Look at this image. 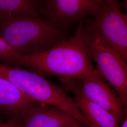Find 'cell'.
I'll use <instances>...</instances> for the list:
<instances>
[{
    "instance_id": "cell-8",
    "label": "cell",
    "mask_w": 127,
    "mask_h": 127,
    "mask_svg": "<svg viewBox=\"0 0 127 127\" xmlns=\"http://www.w3.org/2000/svg\"><path fill=\"white\" fill-rule=\"evenodd\" d=\"M65 91L73 92L78 108L84 115L90 127H119L114 116L83 95L78 80L61 79Z\"/></svg>"
},
{
    "instance_id": "cell-1",
    "label": "cell",
    "mask_w": 127,
    "mask_h": 127,
    "mask_svg": "<svg viewBox=\"0 0 127 127\" xmlns=\"http://www.w3.org/2000/svg\"><path fill=\"white\" fill-rule=\"evenodd\" d=\"M83 26L82 20L74 35L67 41L42 52L18 57L13 65L30 68L41 74L60 80H83L95 69L83 35Z\"/></svg>"
},
{
    "instance_id": "cell-4",
    "label": "cell",
    "mask_w": 127,
    "mask_h": 127,
    "mask_svg": "<svg viewBox=\"0 0 127 127\" xmlns=\"http://www.w3.org/2000/svg\"><path fill=\"white\" fill-rule=\"evenodd\" d=\"M84 26L127 60V15L123 13L118 0L104 1L98 11Z\"/></svg>"
},
{
    "instance_id": "cell-2",
    "label": "cell",
    "mask_w": 127,
    "mask_h": 127,
    "mask_svg": "<svg viewBox=\"0 0 127 127\" xmlns=\"http://www.w3.org/2000/svg\"><path fill=\"white\" fill-rule=\"evenodd\" d=\"M66 30L46 19L26 14L0 19V36L19 57L42 52L67 41Z\"/></svg>"
},
{
    "instance_id": "cell-12",
    "label": "cell",
    "mask_w": 127,
    "mask_h": 127,
    "mask_svg": "<svg viewBox=\"0 0 127 127\" xmlns=\"http://www.w3.org/2000/svg\"><path fill=\"white\" fill-rule=\"evenodd\" d=\"M0 127H21L20 118L19 116H16L5 123L0 122Z\"/></svg>"
},
{
    "instance_id": "cell-10",
    "label": "cell",
    "mask_w": 127,
    "mask_h": 127,
    "mask_svg": "<svg viewBox=\"0 0 127 127\" xmlns=\"http://www.w3.org/2000/svg\"><path fill=\"white\" fill-rule=\"evenodd\" d=\"M15 14L41 18V6L36 0H0V19Z\"/></svg>"
},
{
    "instance_id": "cell-11",
    "label": "cell",
    "mask_w": 127,
    "mask_h": 127,
    "mask_svg": "<svg viewBox=\"0 0 127 127\" xmlns=\"http://www.w3.org/2000/svg\"><path fill=\"white\" fill-rule=\"evenodd\" d=\"M19 57L13 48L0 36V61L13 65L17 58Z\"/></svg>"
},
{
    "instance_id": "cell-6",
    "label": "cell",
    "mask_w": 127,
    "mask_h": 127,
    "mask_svg": "<svg viewBox=\"0 0 127 127\" xmlns=\"http://www.w3.org/2000/svg\"><path fill=\"white\" fill-rule=\"evenodd\" d=\"M21 127H86L59 107L40 102L28 105L19 114Z\"/></svg>"
},
{
    "instance_id": "cell-14",
    "label": "cell",
    "mask_w": 127,
    "mask_h": 127,
    "mask_svg": "<svg viewBox=\"0 0 127 127\" xmlns=\"http://www.w3.org/2000/svg\"><path fill=\"white\" fill-rule=\"evenodd\" d=\"M115 0H103L104 1H114Z\"/></svg>"
},
{
    "instance_id": "cell-5",
    "label": "cell",
    "mask_w": 127,
    "mask_h": 127,
    "mask_svg": "<svg viewBox=\"0 0 127 127\" xmlns=\"http://www.w3.org/2000/svg\"><path fill=\"white\" fill-rule=\"evenodd\" d=\"M41 14L46 20L64 30L73 23L94 16L104 3L103 0H41Z\"/></svg>"
},
{
    "instance_id": "cell-7",
    "label": "cell",
    "mask_w": 127,
    "mask_h": 127,
    "mask_svg": "<svg viewBox=\"0 0 127 127\" xmlns=\"http://www.w3.org/2000/svg\"><path fill=\"white\" fill-rule=\"evenodd\" d=\"M82 92L87 99L112 114L118 122L123 120L125 107L114 91L96 69L88 74L80 83Z\"/></svg>"
},
{
    "instance_id": "cell-3",
    "label": "cell",
    "mask_w": 127,
    "mask_h": 127,
    "mask_svg": "<svg viewBox=\"0 0 127 127\" xmlns=\"http://www.w3.org/2000/svg\"><path fill=\"white\" fill-rule=\"evenodd\" d=\"M83 35L96 71L115 89L125 107L127 105L126 61L113 48L83 26Z\"/></svg>"
},
{
    "instance_id": "cell-13",
    "label": "cell",
    "mask_w": 127,
    "mask_h": 127,
    "mask_svg": "<svg viewBox=\"0 0 127 127\" xmlns=\"http://www.w3.org/2000/svg\"><path fill=\"white\" fill-rule=\"evenodd\" d=\"M121 127H127V118H126L125 119H124L123 124L122 125Z\"/></svg>"
},
{
    "instance_id": "cell-9",
    "label": "cell",
    "mask_w": 127,
    "mask_h": 127,
    "mask_svg": "<svg viewBox=\"0 0 127 127\" xmlns=\"http://www.w3.org/2000/svg\"><path fill=\"white\" fill-rule=\"evenodd\" d=\"M35 102L0 76V110L18 116L23 109Z\"/></svg>"
},
{
    "instance_id": "cell-15",
    "label": "cell",
    "mask_w": 127,
    "mask_h": 127,
    "mask_svg": "<svg viewBox=\"0 0 127 127\" xmlns=\"http://www.w3.org/2000/svg\"><path fill=\"white\" fill-rule=\"evenodd\" d=\"M36 0V1H37L38 2H39V3L40 2V1H41V0Z\"/></svg>"
}]
</instances>
